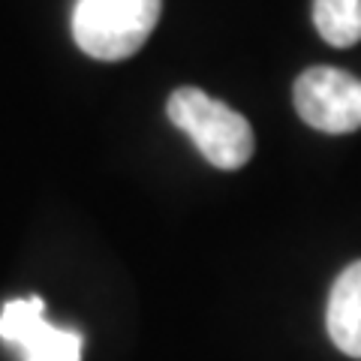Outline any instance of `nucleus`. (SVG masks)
Returning <instances> with one entry per match:
<instances>
[{"label":"nucleus","instance_id":"obj_1","mask_svg":"<svg viewBox=\"0 0 361 361\" xmlns=\"http://www.w3.org/2000/svg\"><path fill=\"white\" fill-rule=\"evenodd\" d=\"M166 115L187 133L199 154L223 172H235L253 157L256 139L247 118L199 87H178L166 103Z\"/></svg>","mask_w":361,"mask_h":361},{"label":"nucleus","instance_id":"obj_2","mask_svg":"<svg viewBox=\"0 0 361 361\" xmlns=\"http://www.w3.org/2000/svg\"><path fill=\"white\" fill-rule=\"evenodd\" d=\"M163 0H75L73 39L87 58H133L154 33Z\"/></svg>","mask_w":361,"mask_h":361},{"label":"nucleus","instance_id":"obj_6","mask_svg":"<svg viewBox=\"0 0 361 361\" xmlns=\"http://www.w3.org/2000/svg\"><path fill=\"white\" fill-rule=\"evenodd\" d=\"M313 25L334 49L361 42V0H313Z\"/></svg>","mask_w":361,"mask_h":361},{"label":"nucleus","instance_id":"obj_5","mask_svg":"<svg viewBox=\"0 0 361 361\" xmlns=\"http://www.w3.org/2000/svg\"><path fill=\"white\" fill-rule=\"evenodd\" d=\"M329 337L349 358H361V259L341 271L325 313Z\"/></svg>","mask_w":361,"mask_h":361},{"label":"nucleus","instance_id":"obj_4","mask_svg":"<svg viewBox=\"0 0 361 361\" xmlns=\"http://www.w3.org/2000/svg\"><path fill=\"white\" fill-rule=\"evenodd\" d=\"M0 337L18 346L25 361H82V337L45 319V301L39 295L4 304Z\"/></svg>","mask_w":361,"mask_h":361},{"label":"nucleus","instance_id":"obj_3","mask_svg":"<svg viewBox=\"0 0 361 361\" xmlns=\"http://www.w3.org/2000/svg\"><path fill=\"white\" fill-rule=\"evenodd\" d=\"M295 111L307 127L319 133H355L361 130V78L334 66H310L292 87Z\"/></svg>","mask_w":361,"mask_h":361}]
</instances>
